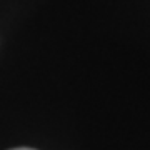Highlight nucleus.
<instances>
[{
	"label": "nucleus",
	"mask_w": 150,
	"mask_h": 150,
	"mask_svg": "<svg viewBox=\"0 0 150 150\" xmlns=\"http://www.w3.org/2000/svg\"><path fill=\"white\" fill-rule=\"evenodd\" d=\"M12 150H33V149H25V147H23V149H12Z\"/></svg>",
	"instance_id": "1"
}]
</instances>
